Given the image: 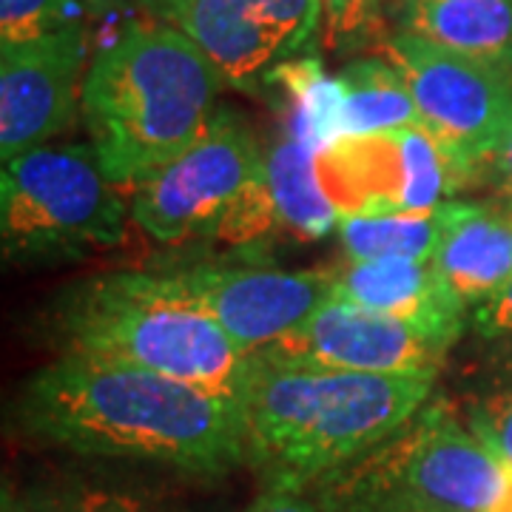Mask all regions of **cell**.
Here are the masks:
<instances>
[{"mask_svg": "<svg viewBox=\"0 0 512 512\" xmlns=\"http://www.w3.org/2000/svg\"><path fill=\"white\" fill-rule=\"evenodd\" d=\"M450 222V200L427 211H396L339 220V237L350 262L416 259L430 262Z\"/></svg>", "mask_w": 512, "mask_h": 512, "instance_id": "19", "label": "cell"}, {"mask_svg": "<svg viewBox=\"0 0 512 512\" xmlns=\"http://www.w3.org/2000/svg\"><path fill=\"white\" fill-rule=\"evenodd\" d=\"M316 171L339 220L427 211L464 188L453 160L424 126L339 137L319 151Z\"/></svg>", "mask_w": 512, "mask_h": 512, "instance_id": "9", "label": "cell"}, {"mask_svg": "<svg viewBox=\"0 0 512 512\" xmlns=\"http://www.w3.org/2000/svg\"><path fill=\"white\" fill-rule=\"evenodd\" d=\"M507 470V478H504V490L501 495L495 498V504L490 507V512H512V470L510 467H504Z\"/></svg>", "mask_w": 512, "mask_h": 512, "instance_id": "29", "label": "cell"}, {"mask_svg": "<svg viewBox=\"0 0 512 512\" xmlns=\"http://www.w3.org/2000/svg\"><path fill=\"white\" fill-rule=\"evenodd\" d=\"M20 427L89 458L217 478L248 464L245 402L134 367L60 353L18 399Z\"/></svg>", "mask_w": 512, "mask_h": 512, "instance_id": "1", "label": "cell"}, {"mask_svg": "<svg viewBox=\"0 0 512 512\" xmlns=\"http://www.w3.org/2000/svg\"><path fill=\"white\" fill-rule=\"evenodd\" d=\"M86 23L20 46H0V160L49 146L72 126L86 80Z\"/></svg>", "mask_w": 512, "mask_h": 512, "instance_id": "11", "label": "cell"}, {"mask_svg": "<svg viewBox=\"0 0 512 512\" xmlns=\"http://www.w3.org/2000/svg\"><path fill=\"white\" fill-rule=\"evenodd\" d=\"M285 94V134L325 151L342 137V86L319 60H288L268 74Z\"/></svg>", "mask_w": 512, "mask_h": 512, "instance_id": "20", "label": "cell"}, {"mask_svg": "<svg viewBox=\"0 0 512 512\" xmlns=\"http://www.w3.org/2000/svg\"><path fill=\"white\" fill-rule=\"evenodd\" d=\"M407 35L512 72V0H399Z\"/></svg>", "mask_w": 512, "mask_h": 512, "instance_id": "16", "label": "cell"}, {"mask_svg": "<svg viewBox=\"0 0 512 512\" xmlns=\"http://www.w3.org/2000/svg\"><path fill=\"white\" fill-rule=\"evenodd\" d=\"M342 137H367L399 128L424 126L419 106L402 72L376 57L353 60L339 74Z\"/></svg>", "mask_w": 512, "mask_h": 512, "instance_id": "18", "label": "cell"}, {"mask_svg": "<svg viewBox=\"0 0 512 512\" xmlns=\"http://www.w3.org/2000/svg\"><path fill=\"white\" fill-rule=\"evenodd\" d=\"M143 9H146L151 18L157 20H168L171 26H177V18H180V12H183L185 0H137Z\"/></svg>", "mask_w": 512, "mask_h": 512, "instance_id": "28", "label": "cell"}, {"mask_svg": "<svg viewBox=\"0 0 512 512\" xmlns=\"http://www.w3.org/2000/svg\"><path fill=\"white\" fill-rule=\"evenodd\" d=\"M6 262H66L126 239V200L92 143L40 146L0 171Z\"/></svg>", "mask_w": 512, "mask_h": 512, "instance_id": "6", "label": "cell"}, {"mask_svg": "<svg viewBox=\"0 0 512 512\" xmlns=\"http://www.w3.org/2000/svg\"><path fill=\"white\" fill-rule=\"evenodd\" d=\"M322 23V0H185L177 26L222 83L251 92L288 63Z\"/></svg>", "mask_w": 512, "mask_h": 512, "instance_id": "13", "label": "cell"}, {"mask_svg": "<svg viewBox=\"0 0 512 512\" xmlns=\"http://www.w3.org/2000/svg\"><path fill=\"white\" fill-rule=\"evenodd\" d=\"M333 296L367 311L396 316L450 342L467 328V308L444 288L433 262L376 259L333 271Z\"/></svg>", "mask_w": 512, "mask_h": 512, "instance_id": "14", "label": "cell"}, {"mask_svg": "<svg viewBox=\"0 0 512 512\" xmlns=\"http://www.w3.org/2000/svg\"><path fill=\"white\" fill-rule=\"evenodd\" d=\"M382 0H322V29L325 46L333 52H345L370 32L379 15Z\"/></svg>", "mask_w": 512, "mask_h": 512, "instance_id": "24", "label": "cell"}, {"mask_svg": "<svg viewBox=\"0 0 512 512\" xmlns=\"http://www.w3.org/2000/svg\"><path fill=\"white\" fill-rule=\"evenodd\" d=\"M384 60L410 86L424 128L458 168L464 185L495 163L512 137V72L456 55L407 32L384 40Z\"/></svg>", "mask_w": 512, "mask_h": 512, "instance_id": "7", "label": "cell"}, {"mask_svg": "<svg viewBox=\"0 0 512 512\" xmlns=\"http://www.w3.org/2000/svg\"><path fill=\"white\" fill-rule=\"evenodd\" d=\"M456 342L396 316L367 311L330 296L262 356L296 367L350 373H439Z\"/></svg>", "mask_w": 512, "mask_h": 512, "instance_id": "10", "label": "cell"}, {"mask_svg": "<svg viewBox=\"0 0 512 512\" xmlns=\"http://www.w3.org/2000/svg\"><path fill=\"white\" fill-rule=\"evenodd\" d=\"M12 501L20 512H168L140 490L80 476L40 481Z\"/></svg>", "mask_w": 512, "mask_h": 512, "instance_id": "21", "label": "cell"}, {"mask_svg": "<svg viewBox=\"0 0 512 512\" xmlns=\"http://www.w3.org/2000/svg\"><path fill=\"white\" fill-rule=\"evenodd\" d=\"M507 470L473 430L427 402L399 433L316 484L322 512H490Z\"/></svg>", "mask_w": 512, "mask_h": 512, "instance_id": "5", "label": "cell"}, {"mask_svg": "<svg viewBox=\"0 0 512 512\" xmlns=\"http://www.w3.org/2000/svg\"><path fill=\"white\" fill-rule=\"evenodd\" d=\"M495 177V188L501 194V200L507 202V211L512 214V137L507 146L501 148V154L495 157V163L490 165Z\"/></svg>", "mask_w": 512, "mask_h": 512, "instance_id": "27", "label": "cell"}, {"mask_svg": "<svg viewBox=\"0 0 512 512\" xmlns=\"http://www.w3.org/2000/svg\"><path fill=\"white\" fill-rule=\"evenodd\" d=\"M439 373H350L254 353L248 464L265 490L302 493L367 456L430 402Z\"/></svg>", "mask_w": 512, "mask_h": 512, "instance_id": "2", "label": "cell"}, {"mask_svg": "<svg viewBox=\"0 0 512 512\" xmlns=\"http://www.w3.org/2000/svg\"><path fill=\"white\" fill-rule=\"evenodd\" d=\"M60 353L134 367L245 402L254 356L214 322L168 271H126L57 296Z\"/></svg>", "mask_w": 512, "mask_h": 512, "instance_id": "4", "label": "cell"}, {"mask_svg": "<svg viewBox=\"0 0 512 512\" xmlns=\"http://www.w3.org/2000/svg\"><path fill=\"white\" fill-rule=\"evenodd\" d=\"M470 430L504 467L512 470V384L484 396L473 407Z\"/></svg>", "mask_w": 512, "mask_h": 512, "instance_id": "23", "label": "cell"}, {"mask_svg": "<svg viewBox=\"0 0 512 512\" xmlns=\"http://www.w3.org/2000/svg\"><path fill=\"white\" fill-rule=\"evenodd\" d=\"M86 0H0V46H20L83 26Z\"/></svg>", "mask_w": 512, "mask_h": 512, "instance_id": "22", "label": "cell"}, {"mask_svg": "<svg viewBox=\"0 0 512 512\" xmlns=\"http://www.w3.org/2000/svg\"><path fill=\"white\" fill-rule=\"evenodd\" d=\"M248 512H316L313 504H308L302 493H285V490H265L259 495L254 507Z\"/></svg>", "mask_w": 512, "mask_h": 512, "instance_id": "26", "label": "cell"}, {"mask_svg": "<svg viewBox=\"0 0 512 512\" xmlns=\"http://www.w3.org/2000/svg\"><path fill=\"white\" fill-rule=\"evenodd\" d=\"M222 77L171 23L131 20L89 63L80 117L89 143L117 185L191 148L217 117Z\"/></svg>", "mask_w": 512, "mask_h": 512, "instance_id": "3", "label": "cell"}, {"mask_svg": "<svg viewBox=\"0 0 512 512\" xmlns=\"http://www.w3.org/2000/svg\"><path fill=\"white\" fill-rule=\"evenodd\" d=\"M3 512H20L18 507H15V501H12V495L3 493Z\"/></svg>", "mask_w": 512, "mask_h": 512, "instance_id": "31", "label": "cell"}, {"mask_svg": "<svg viewBox=\"0 0 512 512\" xmlns=\"http://www.w3.org/2000/svg\"><path fill=\"white\" fill-rule=\"evenodd\" d=\"M245 353L276 345L333 296V271L271 265H194L168 271Z\"/></svg>", "mask_w": 512, "mask_h": 512, "instance_id": "12", "label": "cell"}, {"mask_svg": "<svg viewBox=\"0 0 512 512\" xmlns=\"http://www.w3.org/2000/svg\"><path fill=\"white\" fill-rule=\"evenodd\" d=\"M262 168L254 131L222 109L194 146L131 185V220L160 242L211 237Z\"/></svg>", "mask_w": 512, "mask_h": 512, "instance_id": "8", "label": "cell"}, {"mask_svg": "<svg viewBox=\"0 0 512 512\" xmlns=\"http://www.w3.org/2000/svg\"><path fill=\"white\" fill-rule=\"evenodd\" d=\"M316 157V148L288 134H282L265 154V174L274 194L276 222L282 231L302 242L328 237L339 225V214L319 183Z\"/></svg>", "mask_w": 512, "mask_h": 512, "instance_id": "17", "label": "cell"}, {"mask_svg": "<svg viewBox=\"0 0 512 512\" xmlns=\"http://www.w3.org/2000/svg\"><path fill=\"white\" fill-rule=\"evenodd\" d=\"M430 262L444 288L476 313L512 279V214L450 200V222Z\"/></svg>", "mask_w": 512, "mask_h": 512, "instance_id": "15", "label": "cell"}, {"mask_svg": "<svg viewBox=\"0 0 512 512\" xmlns=\"http://www.w3.org/2000/svg\"><path fill=\"white\" fill-rule=\"evenodd\" d=\"M92 9H106V6H114V3H123V0H86Z\"/></svg>", "mask_w": 512, "mask_h": 512, "instance_id": "30", "label": "cell"}, {"mask_svg": "<svg viewBox=\"0 0 512 512\" xmlns=\"http://www.w3.org/2000/svg\"><path fill=\"white\" fill-rule=\"evenodd\" d=\"M473 322L481 336H507L512 333V279L504 285V291L495 293L487 305H481L473 313Z\"/></svg>", "mask_w": 512, "mask_h": 512, "instance_id": "25", "label": "cell"}]
</instances>
